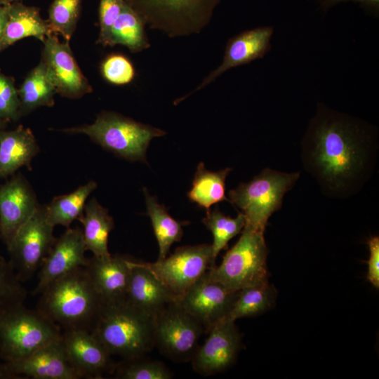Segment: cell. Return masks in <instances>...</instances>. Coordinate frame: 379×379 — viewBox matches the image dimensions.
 <instances>
[{
    "mask_svg": "<svg viewBox=\"0 0 379 379\" xmlns=\"http://www.w3.org/2000/svg\"><path fill=\"white\" fill-rule=\"evenodd\" d=\"M377 150L375 127L320 103L303 136L301 158L326 195L347 198L371 178Z\"/></svg>",
    "mask_w": 379,
    "mask_h": 379,
    "instance_id": "6da1fadb",
    "label": "cell"
},
{
    "mask_svg": "<svg viewBox=\"0 0 379 379\" xmlns=\"http://www.w3.org/2000/svg\"><path fill=\"white\" fill-rule=\"evenodd\" d=\"M40 294L36 310L64 331H91L104 305L84 267L55 280Z\"/></svg>",
    "mask_w": 379,
    "mask_h": 379,
    "instance_id": "7a4b0ae2",
    "label": "cell"
},
{
    "mask_svg": "<svg viewBox=\"0 0 379 379\" xmlns=\"http://www.w3.org/2000/svg\"><path fill=\"white\" fill-rule=\"evenodd\" d=\"M154 317L126 300L104 303L91 331L111 355L145 356L154 347Z\"/></svg>",
    "mask_w": 379,
    "mask_h": 379,
    "instance_id": "3957f363",
    "label": "cell"
},
{
    "mask_svg": "<svg viewBox=\"0 0 379 379\" xmlns=\"http://www.w3.org/2000/svg\"><path fill=\"white\" fill-rule=\"evenodd\" d=\"M68 134H84L103 149L131 161L147 163L146 152L154 138L166 132L138 122L114 112L102 111L91 124L60 130Z\"/></svg>",
    "mask_w": 379,
    "mask_h": 379,
    "instance_id": "277c9868",
    "label": "cell"
},
{
    "mask_svg": "<svg viewBox=\"0 0 379 379\" xmlns=\"http://www.w3.org/2000/svg\"><path fill=\"white\" fill-rule=\"evenodd\" d=\"M237 243L227 251L221 263L210 267L206 275L230 291L269 281L267 258L269 250L264 232L244 225Z\"/></svg>",
    "mask_w": 379,
    "mask_h": 379,
    "instance_id": "5b68a950",
    "label": "cell"
},
{
    "mask_svg": "<svg viewBox=\"0 0 379 379\" xmlns=\"http://www.w3.org/2000/svg\"><path fill=\"white\" fill-rule=\"evenodd\" d=\"M300 175V172L266 168L249 182L230 190L229 202L240 209L246 225L264 232L268 219L281 208L285 194L293 188Z\"/></svg>",
    "mask_w": 379,
    "mask_h": 379,
    "instance_id": "8992f818",
    "label": "cell"
},
{
    "mask_svg": "<svg viewBox=\"0 0 379 379\" xmlns=\"http://www.w3.org/2000/svg\"><path fill=\"white\" fill-rule=\"evenodd\" d=\"M145 25L169 37L200 33L222 0H124Z\"/></svg>",
    "mask_w": 379,
    "mask_h": 379,
    "instance_id": "52a82bcc",
    "label": "cell"
},
{
    "mask_svg": "<svg viewBox=\"0 0 379 379\" xmlns=\"http://www.w3.org/2000/svg\"><path fill=\"white\" fill-rule=\"evenodd\" d=\"M61 328L37 310L24 305L0 316V357L2 361L25 357L62 337Z\"/></svg>",
    "mask_w": 379,
    "mask_h": 379,
    "instance_id": "ba28073f",
    "label": "cell"
},
{
    "mask_svg": "<svg viewBox=\"0 0 379 379\" xmlns=\"http://www.w3.org/2000/svg\"><path fill=\"white\" fill-rule=\"evenodd\" d=\"M53 230L45 205H39L6 246L8 261L22 282L32 278L40 269L56 239Z\"/></svg>",
    "mask_w": 379,
    "mask_h": 379,
    "instance_id": "9c48e42d",
    "label": "cell"
},
{
    "mask_svg": "<svg viewBox=\"0 0 379 379\" xmlns=\"http://www.w3.org/2000/svg\"><path fill=\"white\" fill-rule=\"evenodd\" d=\"M203 332L201 324L176 301L154 317V347L172 360L191 361Z\"/></svg>",
    "mask_w": 379,
    "mask_h": 379,
    "instance_id": "30bf717a",
    "label": "cell"
},
{
    "mask_svg": "<svg viewBox=\"0 0 379 379\" xmlns=\"http://www.w3.org/2000/svg\"><path fill=\"white\" fill-rule=\"evenodd\" d=\"M143 262L176 298L215 265L211 245L206 244L180 246L168 257Z\"/></svg>",
    "mask_w": 379,
    "mask_h": 379,
    "instance_id": "8fae6325",
    "label": "cell"
},
{
    "mask_svg": "<svg viewBox=\"0 0 379 379\" xmlns=\"http://www.w3.org/2000/svg\"><path fill=\"white\" fill-rule=\"evenodd\" d=\"M0 378L80 379L69 361L61 338L21 359L2 361Z\"/></svg>",
    "mask_w": 379,
    "mask_h": 379,
    "instance_id": "7c38bea8",
    "label": "cell"
},
{
    "mask_svg": "<svg viewBox=\"0 0 379 379\" xmlns=\"http://www.w3.org/2000/svg\"><path fill=\"white\" fill-rule=\"evenodd\" d=\"M237 292L208 279L205 274L175 301L208 333L228 314Z\"/></svg>",
    "mask_w": 379,
    "mask_h": 379,
    "instance_id": "4fadbf2b",
    "label": "cell"
},
{
    "mask_svg": "<svg viewBox=\"0 0 379 379\" xmlns=\"http://www.w3.org/2000/svg\"><path fill=\"white\" fill-rule=\"evenodd\" d=\"M69 42L60 41L56 34L48 35L43 41L41 60L57 93L74 99L91 93L93 89L80 69Z\"/></svg>",
    "mask_w": 379,
    "mask_h": 379,
    "instance_id": "5bb4252c",
    "label": "cell"
},
{
    "mask_svg": "<svg viewBox=\"0 0 379 379\" xmlns=\"http://www.w3.org/2000/svg\"><path fill=\"white\" fill-rule=\"evenodd\" d=\"M207 333L208 338L198 346L191 359L194 371L203 375H214L230 368L241 347V335L234 321H222Z\"/></svg>",
    "mask_w": 379,
    "mask_h": 379,
    "instance_id": "9a60e30c",
    "label": "cell"
},
{
    "mask_svg": "<svg viewBox=\"0 0 379 379\" xmlns=\"http://www.w3.org/2000/svg\"><path fill=\"white\" fill-rule=\"evenodd\" d=\"M274 28L262 26L245 30L230 38L225 46L221 64L211 71L191 93L178 98L177 105L190 95L206 87L229 69L262 58L270 51Z\"/></svg>",
    "mask_w": 379,
    "mask_h": 379,
    "instance_id": "2e32d148",
    "label": "cell"
},
{
    "mask_svg": "<svg viewBox=\"0 0 379 379\" xmlns=\"http://www.w3.org/2000/svg\"><path fill=\"white\" fill-rule=\"evenodd\" d=\"M39 205L32 185L21 173L0 185V238L6 246Z\"/></svg>",
    "mask_w": 379,
    "mask_h": 379,
    "instance_id": "e0dca14e",
    "label": "cell"
},
{
    "mask_svg": "<svg viewBox=\"0 0 379 379\" xmlns=\"http://www.w3.org/2000/svg\"><path fill=\"white\" fill-rule=\"evenodd\" d=\"M62 343L67 357L83 378H102L113 373L117 364L107 348L87 330H65Z\"/></svg>",
    "mask_w": 379,
    "mask_h": 379,
    "instance_id": "ac0fdd59",
    "label": "cell"
},
{
    "mask_svg": "<svg viewBox=\"0 0 379 379\" xmlns=\"http://www.w3.org/2000/svg\"><path fill=\"white\" fill-rule=\"evenodd\" d=\"M82 229L67 227L56 238L39 272L38 283L33 293L39 294L51 283L71 271L85 267L88 259Z\"/></svg>",
    "mask_w": 379,
    "mask_h": 379,
    "instance_id": "d6986e66",
    "label": "cell"
},
{
    "mask_svg": "<svg viewBox=\"0 0 379 379\" xmlns=\"http://www.w3.org/2000/svg\"><path fill=\"white\" fill-rule=\"evenodd\" d=\"M131 274L126 300L154 317L177 298L143 262L131 260Z\"/></svg>",
    "mask_w": 379,
    "mask_h": 379,
    "instance_id": "ffe728a7",
    "label": "cell"
},
{
    "mask_svg": "<svg viewBox=\"0 0 379 379\" xmlns=\"http://www.w3.org/2000/svg\"><path fill=\"white\" fill-rule=\"evenodd\" d=\"M131 258L124 255L93 257L84 267L104 303L126 300Z\"/></svg>",
    "mask_w": 379,
    "mask_h": 379,
    "instance_id": "44dd1931",
    "label": "cell"
},
{
    "mask_svg": "<svg viewBox=\"0 0 379 379\" xmlns=\"http://www.w3.org/2000/svg\"><path fill=\"white\" fill-rule=\"evenodd\" d=\"M36 140L22 125L0 133V179L12 176L22 166L32 170V161L39 152Z\"/></svg>",
    "mask_w": 379,
    "mask_h": 379,
    "instance_id": "7402d4cb",
    "label": "cell"
},
{
    "mask_svg": "<svg viewBox=\"0 0 379 379\" xmlns=\"http://www.w3.org/2000/svg\"><path fill=\"white\" fill-rule=\"evenodd\" d=\"M7 6V20L0 42V52L24 38L35 37L43 42L53 34L47 20L41 17L39 8L26 6L20 1Z\"/></svg>",
    "mask_w": 379,
    "mask_h": 379,
    "instance_id": "603a6c76",
    "label": "cell"
},
{
    "mask_svg": "<svg viewBox=\"0 0 379 379\" xmlns=\"http://www.w3.org/2000/svg\"><path fill=\"white\" fill-rule=\"evenodd\" d=\"M77 220L83 225L86 251H90L97 257L111 255L108 250V239L114 227V222L108 210L93 197L86 203L83 213Z\"/></svg>",
    "mask_w": 379,
    "mask_h": 379,
    "instance_id": "cb8c5ba5",
    "label": "cell"
},
{
    "mask_svg": "<svg viewBox=\"0 0 379 379\" xmlns=\"http://www.w3.org/2000/svg\"><path fill=\"white\" fill-rule=\"evenodd\" d=\"M18 93L20 117L39 107L54 105L56 89L41 60L28 73Z\"/></svg>",
    "mask_w": 379,
    "mask_h": 379,
    "instance_id": "d4e9b609",
    "label": "cell"
},
{
    "mask_svg": "<svg viewBox=\"0 0 379 379\" xmlns=\"http://www.w3.org/2000/svg\"><path fill=\"white\" fill-rule=\"evenodd\" d=\"M232 170L227 167L218 171H210L203 162H200L194 174L192 189L187 193L189 199L206 211L215 204L229 201L225 195V180Z\"/></svg>",
    "mask_w": 379,
    "mask_h": 379,
    "instance_id": "484cf974",
    "label": "cell"
},
{
    "mask_svg": "<svg viewBox=\"0 0 379 379\" xmlns=\"http://www.w3.org/2000/svg\"><path fill=\"white\" fill-rule=\"evenodd\" d=\"M147 208L146 214L149 217L159 253L158 260L165 258L171 246L181 240L183 235V222L175 220L167 208L159 204L157 198L152 196L147 188H143Z\"/></svg>",
    "mask_w": 379,
    "mask_h": 379,
    "instance_id": "4316f807",
    "label": "cell"
},
{
    "mask_svg": "<svg viewBox=\"0 0 379 379\" xmlns=\"http://www.w3.org/2000/svg\"><path fill=\"white\" fill-rule=\"evenodd\" d=\"M98 184L91 180L80 185L71 193L55 197L45 205L48 220L53 225L69 227L83 213L88 196L97 188Z\"/></svg>",
    "mask_w": 379,
    "mask_h": 379,
    "instance_id": "83f0119b",
    "label": "cell"
},
{
    "mask_svg": "<svg viewBox=\"0 0 379 379\" xmlns=\"http://www.w3.org/2000/svg\"><path fill=\"white\" fill-rule=\"evenodd\" d=\"M142 18L126 2L114 23L111 32V46L122 45L137 53L150 46Z\"/></svg>",
    "mask_w": 379,
    "mask_h": 379,
    "instance_id": "f1b7e54d",
    "label": "cell"
},
{
    "mask_svg": "<svg viewBox=\"0 0 379 379\" xmlns=\"http://www.w3.org/2000/svg\"><path fill=\"white\" fill-rule=\"evenodd\" d=\"M275 298L276 290L269 281L244 288L237 292L230 311L222 321H235L260 314L272 306Z\"/></svg>",
    "mask_w": 379,
    "mask_h": 379,
    "instance_id": "f546056e",
    "label": "cell"
},
{
    "mask_svg": "<svg viewBox=\"0 0 379 379\" xmlns=\"http://www.w3.org/2000/svg\"><path fill=\"white\" fill-rule=\"evenodd\" d=\"M202 222L210 230L213 236V242L211 244L213 260L215 259L220 252L227 248L230 240L241 233L244 227L246 220L244 214L239 212L235 218L225 215L218 207L206 211V216Z\"/></svg>",
    "mask_w": 379,
    "mask_h": 379,
    "instance_id": "4dcf8cb0",
    "label": "cell"
},
{
    "mask_svg": "<svg viewBox=\"0 0 379 379\" xmlns=\"http://www.w3.org/2000/svg\"><path fill=\"white\" fill-rule=\"evenodd\" d=\"M82 0H53L47 22L53 34L69 41L79 18Z\"/></svg>",
    "mask_w": 379,
    "mask_h": 379,
    "instance_id": "1f68e13d",
    "label": "cell"
},
{
    "mask_svg": "<svg viewBox=\"0 0 379 379\" xmlns=\"http://www.w3.org/2000/svg\"><path fill=\"white\" fill-rule=\"evenodd\" d=\"M114 378L117 379H170L173 374L161 361L145 356L124 359L117 364Z\"/></svg>",
    "mask_w": 379,
    "mask_h": 379,
    "instance_id": "d6a6232c",
    "label": "cell"
},
{
    "mask_svg": "<svg viewBox=\"0 0 379 379\" xmlns=\"http://www.w3.org/2000/svg\"><path fill=\"white\" fill-rule=\"evenodd\" d=\"M27 292L14 269L0 254V316L24 305Z\"/></svg>",
    "mask_w": 379,
    "mask_h": 379,
    "instance_id": "836d02e7",
    "label": "cell"
},
{
    "mask_svg": "<svg viewBox=\"0 0 379 379\" xmlns=\"http://www.w3.org/2000/svg\"><path fill=\"white\" fill-rule=\"evenodd\" d=\"M100 72L106 81L116 86L128 84L135 77L133 64L127 57L119 53L107 56L101 63Z\"/></svg>",
    "mask_w": 379,
    "mask_h": 379,
    "instance_id": "e575fe53",
    "label": "cell"
},
{
    "mask_svg": "<svg viewBox=\"0 0 379 379\" xmlns=\"http://www.w3.org/2000/svg\"><path fill=\"white\" fill-rule=\"evenodd\" d=\"M20 117V100L15 80L0 71V119L10 122L17 121Z\"/></svg>",
    "mask_w": 379,
    "mask_h": 379,
    "instance_id": "d590c367",
    "label": "cell"
},
{
    "mask_svg": "<svg viewBox=\"0 0 379 379\" xmlns=\"http://www.w3.org/2000/svg\"><path fill=\"white\" fill-rule=\"evenodd\" d=\"M124 4V0H100L98 44L104 46H111L112 28L121 14Z\"/></svg>",
    "mask_w": 379,
    "mask_h": 379,
    "instance_id": "8d00e7d4",
    "label": "cell"
},
{
    "mask_svg": "<svg viewBox=\"0 0 379 379\" xmlns=\"http://www.w3.org/2000/svg\"><path fill=\"white\" fill-rule=\"evenodd\" d=\"M369 258L367 279L375 288H379V237H373L368 240Z\"/></svg>",
    "mask_w": 379,
    "mask_h": 379,
    "instance_id": "74e56055",
    "label": "cell"
},
{
    "mask_svg": "<svg viewBox=\"0 0 379 379\" xmlns=\"http://www.w3.org/2000/svg\"><path fill=\"white\" fill-rule=\"evenodd\" d=\"M352 1L358 3L367 13L378 16L379 13V0H319L321 8L326 11L331 7L339 4Z\"/></svg>",
    "mask_w": 379,
    "mask_h": 379,
    "instance_id": "f35d334b",
    "label": "cell"
},
{
    "mask_svg": "<svg viewBox=\"0 0 379 379\" xmlns=\"http://www.w3.org/2000/svg\"><path fill=\"white\" fill-rule=\"evenodd\" d=\"M8 15V6H0V42L1 41Z\"/></svg>",
    "mask_w": 379,
    "mask_h": 379,
    "instance_id": "ab89813d",
    "label": "cell"
},
{
    "mask_svg": "<svg viewBox=\"0 0 379 379\" xmlns=\"http://www.w3.org/2000/svg\"><path fill=\"white\" fill-rule=\"evenodd\" d=\"M22 0H0V6H6L14 2L21 1Z\"/></svg>",
    "mask_w": 379,
    "mask_h": 379,
    "instance_id": "60d3db41",
    "label": "cell"
},
{
    "mask_svg": "<svg viewBox=\"0 0 379 379\" xmlns=\"http://www.w3.org/2000/svg\"><path fill=\"white\" fill-rule=\"evenodd\" d=\"M7 121L0 119V133L6 129Z\"/></svg>",
    "mask_w": 379,
    "mask_h": 379,
    "instance_id": "b9f144b4",
    "label": "cell"
},
{
    "mask_svg": "<svg viewBox=\"0 0 379 379\" xmlns=\"http://www.w3.org/2000/svg\"><path fill=\"white\" fill-rule=\"evenodd\" d=\"M1 362H2V360H1V357H0V366H1Z\"/></svg>",
    "mask_w": 379,
    "mask_h": 379,
    "instance_id": "7bdbcfd3",
    "label": "cell"
}]
</instances>
